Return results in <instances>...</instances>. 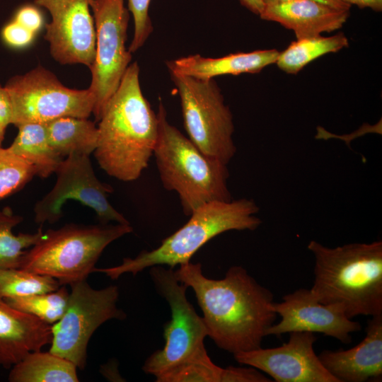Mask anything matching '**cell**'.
<instances>
[{"label":"cell","mask_w":382,"mask_h":382,"mask_svg":"<svg viewBox=\"0 0 382 382\" xmlns=\"http://www.w3.org/2000/svg\"><path fill=\"white\" fill-rule=\"evenodd\" d=\"M35 33L13 21L2 30V37L4 42L13 47H24L30 45L34 38Z\"/></svg>","instance_id":"4dcf8cb0"},{"label":"cell","mask_w":382,"mask_h":382,"mask_svg":"<svg viewBox=\"0 0 382 382\" xmlns=\"http://www.w3.org/2000/svg\"><path fill=\"white\" fill-rule=\"evenodd\" d=\"M61 286L50 276L20 268L0 269V298L4 299L50 292Z\"/></svg>","instance_id":"484cf974"},{"label":"cell","mask_w":382,"mask_h":382,"mask_svg":"<svg viewBox=\"0 0 382 382\" xmlns=\"http://www.w3.org/2000/svg\"><path fill=\"white\" fill-rule=\"evenodd\" d=\"M151 0H127L128 10L134 20V35L129 51L135 52L145 43L153 26L149 9Z\"/></svg>","instance_id":"f1b7e54d"},{"label":"cell","mask_w":382,"mask_h":382,"mask_svg":"<svg viewBox=\"0 0 382 382\" xmlns=\"http://www.w3.org/2000/svg\"><path fill=\"white\" fill-rule=\"evenodd\" d=\"M51 341V325L14 308L0 298V366L10 369Z\"/></svg>","instance_id":"ac0fdd59"},{"label":"cell","mask_w":382,"mask_h":382,"mask_svg":"<svg viewBox=\"0 0 382 382\" xmlns=\"http://www.w3.org/2000/svg\"><path fill=\"white\" fill-rule=\"evenodd\" d=\"M4 87L11 103L12 124L16 127L62 117L88 118L93 112L94 98L88 88H69L41 66L12 77Z\"/></svg>","instance_id":"9c48e42d"},{"label":"cell","mask_w":382,"mask_h":382,"mask_svg":"<svg viewBox=\"0 0 382 382\" xmlns=\"http://www.w3.org/2000/svg\"><path fill=\"white\" fill-rule=\"evenodd\" d=\"M315 279L310 291L320 303L352 319L382 315V241L335 248L311 241Z\"/></svg>","instance_id":"3957f363"},{"label":"cell","mask_w":382,"mask_h":382,"mask_svg":"<svg viewBox=\"0 0 382 382\" xmlns=\"http://www.w3.org/2000/svg\"><path fill=\"white\" fill-rule=\"evenodd\" d=\"M339 382L381 381L382 378V315L372 316L366 336L354 347L325 349L318 355Z\"/></svg>","instance_id":"2e32d148"},{"label":"cell","mask_w":382,"mask_h":382,"mask_svg":"<svg viewBox=\"0 0 382 382\" xmlns=\"http://www.w3.org/2000/svg\"><path fill=\"white\" fill-rule=\"evenodd\" d=\"M158 130L157 113L143 95L139 67L133 62L98 120L93 152L98 165L119 180H136L154 154Z\"/></svg>","instance_id":"7a4b0ae2"},{"label":"cell","mask_w":382,"mask_h":382,"mask_svg":"<svg viewBox=\"0 0 382 382\" xmlns=\"http://www.w3.org/2000/svg\"><path fill=\"white\" fill-rule=\"evenodd\" d=\"M188 138L205 155L228 164L236 152L233 115L214 79L170 74Z\"/></svg>","instance_id":"52a82bcc"},{"label":"cell","mask_w":382,"mask_h":382,"mask_svg":"<svg viewBox=\"0 0 382 382\" xmlns=\"http://www.w3.org/2000/svg\"><path fill=\"white\" fill-rule=\"evenodd\" d=\"M22 221L10 207L0 209V269L19 268L25 249L37 243L43 234L41 228L33 233L13 234V228Z\"/></svg>","instance_id":"cb8c5ba5"},{"label":"cell","mask_w":382,"mask_h":382,"mask_svg":"<svg viewBox=\"0 0 382 382\" xmlns=\"http://www.w3.org/2000/svg\"><path fill=\"white\" fill-rule=\"evenodd\" d=\"M272 308L281 319L267 329V336L309 332L323 334L348 344L352 341L351 334L361 329L359 322L318 302L308 289H298L284 295L282 301L273 303Z\"/></svg>","instance_id":"9a60e30c"},{"label":"cell","mask_w":382,"mask_h":382,"mask_svg":"<svg viewBox=\"0 0 382 382\" xmlns=\"http://www.w3.org/2000/svg\"><path fill=\"white\" fill-rule=\"evenodd\" d=\"M91 8L96 40L88 88L94 98L92 113L98 122L132 60V53L125 45L129 11L125 0H91Z\"/></svg>","instance_id":"8fae6325"},{"label":"cell","mask_w":382,"mask_h":382,"mask_svg":"<svg viewBox=\"0 0 382 382\" xmlns=\"http://www.w3.org/2000/svg\"><path fill=\"white\" fill-rule=\"evenodd\" d=\"M259 207L252 199L242 198L228 202L215 201L205 204L190 215L187 222L161 245L150 251L143 250L134 258H124L117 266L94 268L112 279L122 274L136 275L156 265H176L190 262L192 256L210 240L229 231H254L262 221L256 215Z\"/></svg>","instance_id":"5b68a950"},{"label":"cell","mask_w":382,"mask_h":382,"mask_svg":"<svg viewBox=\"0 0 382 382\" xmlns=\"http://www.w3.org/2000/svg\"><path fill=\"white\" fill-rule=\"evenodd\" d=\"M157 116L158 137L153 156L163 186L178 194L184 214L190 216L212 202L232 200L227 165L205 155L172 125L162 102Z\"/></svg>","instance_id":"277c9868"},{"label":"cell","mask_w":382,"mask_h":382,"mask_svg":"<svg viewBox=\"0 0 382 382\" xmlns=\"http://www.w3.org/2000/svg\"><path fill=\"white\" fill-rule=\"evenodd\" d=\"M5 129L6 127L0 124V146H1V144L4 139Z\"/></svg>","instance_id":"8d00e7d4"},{"label":"cell","mask_w":382,"mask_h":382,"mask_svg":"<svg viewBox=\"0 0 382 382\" xmlns=\"http://www.w3.org/2000/svg\"><path fill=\"white\" fill-rule=\"evenodd\" d=\"M222 369L212 361L204 347L155 378L156 382H220Z\"/></svg>","instance_id":"4316f807"},{"label":"cell","mask_w":382,"mask_h":382,"mask_svg":"<svg viewBox=\"0 0 382 382\" xmlns=\"http://www.w3.org/2000/svg\"><path fill=\"white\" fill-rule=\"evenodd\" d=\"M91 0H35L46 8L51 21L45 39L55 61L61 64H81L91 68L96 53V33L91 13Z\"/></svg>","instance_id":"4fadbf2b"},{"label":"cell","mask_w":382,"mask_h":382,"mask_svg":"<svg viewBox=\"0 0 382 382\" xmlns=\"http://www.w3.org/2000/svg\"><path fill=\"white\" fill-rule=\"evenodd\" d=\"M241 5H243L248 10L251 11L255 15L260 16L263 8L264 3L262 0H238Z\"/></svg>","instance_id":"d590c367"},{"label":"cell","mask_w":382,"mask_h":382,"mask_svg":"<svg viewBox=\"0 0 382 382\" xmlns=\"http://www.w3.org/2000/svg\"><path fill=\"white\" fill-rule=\"evenodd\" d=\"M345 4L357 6L359 8H369L377 12L382 10V0H342Z\"/></svg>","instance_id":"836d02e7"},{"label":"cell","mask_w":382,"mask_h":382,"mask_svg":"<svg viewBox=\"0 0 382 382\" xmlns=\"http://www.w3.org/2000/svg\"><path fill=\"white\" fill-rule=\"evenodd\" d=\"M53 188L35 205V221L38 224L55 223L62 216V208L68 199L90 207L103 224L110 221L129 224L108 199L112 187L96 177L88 155L71 154L60 163Z\"/></svg>","instance_id":"7c38bea8"},{"label":"cell","mask_w":382,"mask_h":382,"mask_svg":"<svg viewBox=\"0 0 382 382\" xmlns=\"http://www.w3.org/2000/svg\"><path fill=\"white\" fill-rule=\"evenodd\" d=\"M272 380L261 371L248 367L229 366L223 368L220 382H271Z\"/></svg>","instance_id":"f546056e"},{"label":"cell","mask_w":382,"mask_h":382,"mask_svg":"<svg viewBox=\"0 0 382 382\" xmlns=\"http://www.w3.org/2000/svg\"><path fill=\"white\" fill-rule=\"evenodd\" d=\"M349 14V10L316 0H290L265 4L259 16L262 20L279 23L300 39L339 30Z\"/></svg>","instance_id":"e0dca14e"},{"label":"cell","mask_w":382,"mask_h":382,"mask_svg":"<svg viewBox=\"0 0 382 382\" xmlns=\"http://www.w3.org/2000/svg\"><path fill=\"white\" fill-rule=\"evenodd\" d=\"M279 54L276 49L231 53L220 57H204L197 54L168 61L167 66L170 74L214 79L223 75L259 73L275 64Z\"/></svg>","instance_id":"d6986e66"},{"label":"cell","mask_w":382,"mask_h":382,"mask_svg":"<svg viewBox=\"0 0 382 382\" xmlns=\"http://www.w3.org/2000/svg\"><path fill=\"white\" fill-rule=\"evenodd\" d=\"M14 21L35 34L43 24L40 11L33 6H25L16 13Z\"/></svg>","instance_id":"1f68e13d"},{"label":"cell","mask_w":382,"mask_h":382,"mask_svg":"<svg viewBox=\"0 0 382 382\" xmlns=\"http://www.w3.org/2000/svg\"><path fill=\"white\" fill-rule=\"evenodd\" d=\"M290 1V0H262L264 3V6L265 4L282 2V1ZM316 1L326 4L335 8H337L340 9L350 10V8H351V6L345 4L342 0H316Z\"/></svg>","instance_id":"e575fe53"},{"label":"cell","mask_w":382,"mask_h":382,"mask_svg":"<svg viewBox=\"0 0 382 382\" xmlns=\"http://www.w3.org/2000/svg\"><path fill=\"white\" fill-rule=\"evenodd\" d=\"M0 124L6 127L12 124V107L9 95L5 87L0 85Z\"/></svg>","instance_id":"d6a6232c"},{"label":"cell","mask_w":382,"mask_h":382,"mask_svg":"<svg viewBox=\"0 0 382 382\" xmlns=\"http://www.w3.org/2000/svg\"><path fill=\"white\" fill-rule=\"evenodd\" d=\"M349 46V41L342 33L330 37L322 35L303 37L292 41L276 61L282 71L296 74L315 59L329 53H335Z\"/></svg>","instance_id":"603a6c76"},{"label":"cell","mask_w":382,"mask_h":382,"mask_svg":"<svg viewBox=\"0 0 382 382\" xmlns=\"http://www.w3.org/2000/svg\"><path fill=\"white\" fill-rule=\"evenodd\" d=\"M176 279L195 292L207 336L233 354L261 347L274 323L273 294L241 266H232L221 279L205 277L200 263L180 265Z\"/></svg>","instance_id":"6da1fadb"},{"label":"cell","mask_w":382,"mask_h":382,"mask_svg":"<svg viewBox=\"0 0 382 382\" xmlns=\"http://www.w3.org/2000/svg\"><path fill=\"white\" fill-rule=\"evenodd\" d=\"M45 124L50 145L63 158L74 153L90 156L96 150L98 127L88 118L62 117Z\"/></svg>","instance_id":"7402d4cb"},{"label":"cell","mask_w":382,"mask_h":382,"mask_svg":"<svg viewBox=\"0 0 382 382\" xmlns=\"http://www.w3.org/2000/svg\"><path fill=\"white\" fill-rule=\"evenodd\" d=\"M289 334L288 342L281 346L238 352L233 354L234 359L267 374L277 382H339L316 354L314 333Z\"/></svg>","instance_id":"5bb4252c"},{"label":"cell","mask_w":382,"mask_h":382,"mask_svg":"<svg viewBox=\"0 0 382 382\" xmlns=\"http://www.w3.org/2000/svg\"><path fill=\"white\" fill-rule=\"evenodd\" d=\"M35 175L31 165L0 146V199L21 190Z\"/></svg>","instance_id":"83f0119b"},{"label":"cell","mask_w":382,"mask_h":382,"mask_svg":"<svg viewBox=\"0 0 382 382\" xmlns=\"http://www.w3.org/2000/svg\"><path fill=\"white\" fill-rule=\"evenodd\" d=\"M150 274L171 311V319L164 325L163 349L154 352L142 367L146 374L156 376L205 347L207 330L187 298V287L176 279L173 268L153 266Z\"/></svg>","instance_id":"30bf717a"},{"label":"cell","mask_w":382,"mask_h":382,"mask_svg":"<svg viewBox=\"0 0 382 382\" xmlns=\"http://www.w3.org/2000/svg\"><path fill=\"white\" fill-rule=\"evenodd\" d=\"M10 382H78L77 367L71 361L51 353L35 351L14 364Z\"/></svg>","instance_id":"44dd1931"},{"label":"cell","mask_w":382,"mask_h":382,"mask_svg":"<svg viewBox=\"0 0 382 382\" xmlns=\"http://www.w3.org/2000/svg\"><path fill=\"white\" fill-rule=\"evenodd\" d=\"M69 292L65 285L55 291L26 296L3 299L14 308L52 325L64 315Z\"/></svg>","instance_id":"d4e9b609"},{"label":"cell","mask_w":382,"mask_h":382,"mask_svg":"<svg viewBox=\"0 0 382 382\" xmlns=\"http://www.w3.org/2000/svg\"><path fill=\"white\" fill-rule=\"evenodd\" d=\"M17 127L18 134L8 149L31 165L36 175L46 178L55 173L64 158L50 145L45 124L26 123Z\"/></svg>","instance_id":"ffe728a7"},{"label":"cell","mask_w":382,"mask_h":382,"mask_svg":"<svg viewBox=\"0 0 382 382\" xmlns=\"http://www.w3.org/2000/svg\"><path fill=\"white\" fill-rule=\"evenodd\" d=\"M67 306L62 317L51 325L52 341L49 352L84 369L87 349L95 331L112 319L123 320L125 312L117 307L119 289L111 285L92 288L86 279L69 284Z\"/></svg>","instance_id":"ba28073f"},{"label":"cell","mask_w":382,"mask_h":382,"mask_svg":"<svg viewBox=\"0 0 382 382\" xmlns=\"http://www.w3.org/2000/svg\"><path fill=\"white\" fill-rule=\"evenodd\" d=\"M132 231L129 224H70L50 229L25 251L19 268L50 276L62 285L86 279L105 248Z\"/></svg>","instance_id":"8992f818"}]
</instances>
